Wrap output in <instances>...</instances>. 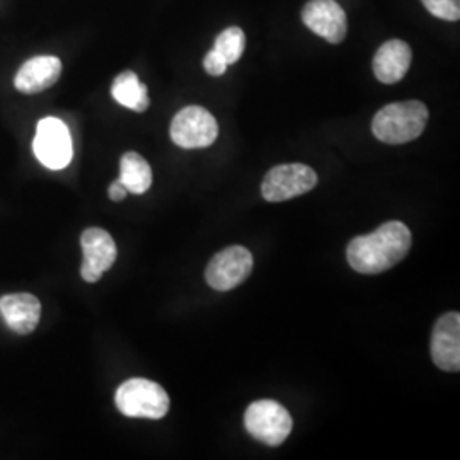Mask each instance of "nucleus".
I'll return each mask as SVG.
<instances>
[{"label":"nucleus","instance_id":"nucleus-1","mask_svg":"<svg viewBox=\"0 0 460 460\" xmlns=\"http://www.w3.org/2000/svg\"><path fill=\"white\" fill-rule=\"evenodd\" d=\"M411 230L402 222L391 220L376 232L355 237L346 249L349 266L362 275H378L401 263L411 249Z\"/></svg>","mask_w":460,"mask_h":460},{"label":"nucleus","instance_id":"nucleus-2","mask_svg":"<svg viewBox=\"0 0 460 460\" xmlns=\"http://www.w3.org/2000/svg\"><path fill=\"white\" fill-rule=\"evenodd\" d=\"M428 108L421 101H404L384 106L372 121V132L380 142L401 146L425 132Z\"/></svg>","mask_w":460,"mask_h":460},{"label":"nucleus","instance_id":"nucleus-3","mask_svg":"<svg viewBox=\"0 0 460 460\" xmlns=\"http://www.w3.org/2000/svg\"><path fill=\"white\" fill-rule=\"evenodd\" d=\"M116 408L128 418H164L171 401L164 389L147 378H130L123 382L115 395Z\"/></svg>","mask_w":460,"mask_h":460},{"label":"nucleus","instance_id":"nucleus-4","mask_svg":"<svg viewBox=\"0 0 460 460\" xmlns=\"http://www.w3.org/2000/svg\"><path fill=\"white\" fill-rule=\"evenodd\" d=\"M247 433L270 447L283 444L292 433L294 420L277 401L261 399L252 402L244 414Z\"/></svg>","mask_w":460,"mask_h":460},{"label":"nucleus","instance_id":"nucleus-5","mask_svg":"<svg viewBox=\"0 0 460 460\" xmlns=\"http://www.w3.org/2000/svg\"><path fill=\"white\" fill-rule=\"evenodd\" d=\"M317 184V174L305 164L275 165L268 171L261 182V193L266 201H287L309 193Z\"/></svg>","mask_w":460,"mask_h":460},{"label":"nucleus","instance_id":"nucleus-6","mask_svg":"<svg viewBox=\"0 0 460 460\" xmlns=\"http://www.w3.org/2000/svg\"><path fill=\"white\" fill-rule=\"evenodd\" d=\"M33 148L36 159L53 171L66 167L74 155L70 132L58 118H45L38 123Z\"/></svg>","mask_w":460,"mask_h":460},{"label":"nucleus","instance_id":"nucleus-7","mask_svg":"<svg viewBox=\"0 0 460 460\" xmlns=\"http://www.w3.org/2000/svg\"><path fill=\"white\" fill-rule=\"evenodd\" d=\"M217 119L201 106L184 108L171 123V138L182 148L210 147L217 140Z\"/></svg>","mask_w":460,"mask_h":460},{"label":"nucleus","instance_id":"nucleus-8","mask_svg":"<svg viewBox=\"0 0 460 460\" xmlns=\"http://www.w3.org/2000/svg\"><path fill=\"white\" fill-rule=\"evenodd\" d=\"M252 254L243 246H230L217 252L205 270L207 283L218 292L239 287L252 271Z\"/></svg>","mask_w":460,"mask_h":460},{"label":"nucleus","instance_id":"nucleus-9","mask_svg":"<svg viewBox=\"0 0 460 460\" xmlns=\"http://www.w3.org/2000/svg\"><path fill=\"white\" fill-rule=\"evenodd\" d=\"M84 261L81 266V277L87 283H96L116 261L115 241L106 230L91 227L84 230L81 235Z\"/></svg>","mask_w":460,"mask_h":460},{"label":"nucleus","instance_id":"nucleus-10","mask_svg":"<svg viewBox=\"0 0 460 460\" xmlns=\"http://www.w3.org/2000/svg\"><path fill=\"white\" fill-rule=\"evenodd\" d=\"M302 21L313 33L329 43H341L348 33L345 11L336 0H311L302 11Z\"/></svg>","mask_w":460,"mask_h":460},{"label":"nucleus","instance_id":"nucleus-11","mask_svg":"<svg viewBox=\"0 0 460 460\" xmlns=\"http://www.w3.org/2000/svg\"><path fill=\"white\" fill-rule=\"evenodd\" d=\"M431 358L445 372H459L460 314H444L431 332Z\"/></svg>","mask_w":460,"mask_h":460},{"label":"nucleus","instance_id":"nucleus-12","mask_svg":"<svg viewBox=\"0 0 460 460\" xmlns=\"http://www.w3.org/2000/svg\"><path fill=\"white\" fill-rule=\"evenodd\" d=\"M60 74H62V62L57 57H51V55L34 57L19 68L14 85L17 91L24 94H36L55 85V83L60 79Z\"/></svg>","mask_w":460,"mask_h":460},{"label":"nucleus","instance_id":"nucleus-13","mask_svg":"<svg viewBox=\"0 0 460 460\" xmlns=\"http://www.w3.org/2000/svg\"><path fill=\"white\" fill-rule=\"evenodd\" d=\"M411 62L410 45L402 40H389L376 53L374 74L380 83H399L408 74Z\"/></svg>","mask_w":460,"mask_h":460},{"label":"nucleus","instance_id":"nucleus-14","mask_svg":"<svg viewBox=\"0 0 460 460\" xmlns=\"http://www.w3.org/2000/svg\"><path fill=\"white\" fill-rule=\"evenodd\" d=\"M0 314L14 332L30 334L40 323L41 304L31 294H11L0 298Z\"/></svg>","mask_w":460,"mask_h":460},{"label":"nucleus","instance_id":"nucleus-15","mask_svg":"<svg viewBox=\"0 0 460 460\" xmlns=\"http://www.w3.org/2000/svg\"><path fill=\"white\" fill-rule=\"evenodd\" d=\"M111 94L116 99V102L137 113H144L150 104L147 85L140 83L137 74H133L130 70L121 72L116 77L115 83L111 85Z\"/></svg>","mask_w":460,"mask_h":460},{"label":"nucleus","instance_id":"nucleus-16","mask_svg":"<svg viewBox=\"0 0 460 460\" xmlns=\"http://www.w3.org/2000/svg\"><path fill=\"white\" fill-rule=\"evenodd\" d=\"M119 181L128 193L142 195L152 184V169L140 154L127 152L119 161Z\"/></svg>","mask_w":460,"mask_h":460},{"label":"nucleus","instance_id":"nucleus-17","mask_svg":"<svg viewBox=\"0 0 460 460\" xmlns=\"http://www.w3.org/2000/svg\"><path fill=\"white\" fill-rule=\"evenodd\" d=\"M244 49H246V34H244V31H243L241 28H237V26L227 28L226 31H222V33L218 34L217 40H215V51H217L229 66L239 62V58H241L243 53H244Z\"/></svg>","mask_w":460,"mask_h":460},{"label":"nucleus","instance_id":"nucleus-18","mask_svg":"<svg viewBox=\"0 0 460 460\" xmlns=\"http://www.w3.org/2000/svg\"><path fill=\"white\" fill-rule=\"evenodd\" d=\"M428 13L444 21H459L460 0H421Z\"/></svg>","mask_w":460,"mask_h":460},{"label":"nucleus","instance_id":"nucleus-19","mask_svg":"<svg viewBox=\"0 0 460 460\" xmlns=\"http://www.w3.org/2000/svg\"><path fill=\"white\" fill-rule=\"evenodd\" d=\"M203 66L207 70V74L218 77V75H224L227 72V66L229 64L215 51L214 49H210L207 55H205V60H203Z\"/></svg>","mask_w":460,"mask_h":460},{"label":"nucleus","instance_id":"nucleus-20","mask_svg":"<svg viewBox=\"0 0 460 460\" xmlns=\"http://www.w3.org/2000/svg\"><path fill=\"white\" fill-rule=\"evenodd\" d=\"M127 193H128V190L123 186V182L119 181V180L113 182L110 186V190H108V195H110L113 201H123L127 198Z\"/></svg>","mask_w":460,"mask_h":460}]
</instances>
